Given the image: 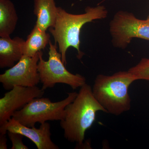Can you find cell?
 <instances>
[{"mask_svg":"<svg viewBox=\"0 0 149 149\" xmlns=\"http://www.w3.org/2000/svg\"><path fill=\"white\" fill-rule=\"evenodd\" d=\"M98 111L107 113L94 97L91 86L85 83L65 109L64 117L60 123L65 139L76 143L78 148L82 146L85 133L95 121Z\"/></svg>","mask_w":149,"mask_h":149,"instance_id":"1","label":"cell"},{"mask_svg":"<svg viewBox=\"0 0 149 149\" xmlns=\"http://www.w3.org/2000/svg\"><path fill=\"white\" fill-rule=\"evenodd\" d=\"M108 14V11L104 6L87 7L85 13L80 14L70 13L61 7L57 8L54 25L48 29L55 43L58 44L59 52L65 65L67 64V51L70 47L76 49L79 59L84 55L80 49V35L83 25L96 19L106 18Z\"/></svg>","mask_w":149,"mask_h":149,"instance_id":"2","label":"cell"},{"mask_svg":"<svg viewBox=\"0 0 149 149\" xmlns=\"http://www.w3.org/2000/svg\"><path fill=\"white\" fill-rule=\"evenodd\" d=\"M138 80L128 70L119 71L111 75L99 74L92 88L93 95L107 113L120 115L131 108L129 88Z\"/></svg>","mask_w":149,"mask_h":149,"instance_id":"3","label":"cell"},{"mask_svg":"<svg viewBox=\"0 0 149 149\" xmlns=\"http://www.w3.org/2000/svg\"><path fill=\"white\" fill-rule=\"evenodd\" d=\"M68 95L64 100L55 102L49 98L34 99L21 109L14 113L12 118L29 127H35L37 123L42 124L48 121H61L64 117L65 107L74 100L77 93L71 92Z\"/></svg>","mask_w":149,"mask_h":149,"instance_id":"4","label":"cell"},{"mask_svg":"<svg viewBox=\"0 0 149 149\" xmlns=\"http://www.w3.org/2000/svg\"><path fill=\"white\" fill-rule=\"evenodd\" d=\"M56 44L53 45L50 41L47 61L43 59L42 52H40L38 71L40 83L42 84V89L45 91L53 88L57 83L69 85L73 90L80 88L86 83V78L77 73L72 74L66 69L61 54L58 52Z\"/></svg>","mask_w":149,"mask_h":149,"instance_id":"5","label":"cell"},{"mask_svg":"<svg viewBox=\"0 0 149 149\" xmlns=\"http://www.w3.org/2000/svg\"><path fill=\"white\" fill-rule=\"evenodd\" d=\"M109 31L114 47L125 49L133 38L149 41V21L137 18L132 13L118 11L110 22Z\"/></svg>","mask_w":149,"mask_h":149,"instance_id":"6","label":"cell"},{"mask_svg":"<svg viewBox=\"0 0 149 149\" xmlns=\"http://www.w3.org/2000/svg\"><path fill=\"white\" fill-rule=\"evenodd\" d=\"M40 52L33 57L23 55L16 64L0 74V83L5 90L10 91L16 86H37L40 82L38 71Z\"/></svg>","mask_w":149,"mask_h":149,"instance_id":"7","label":"cell"},{"mask_svg":"<svg viewBox=\"0 0 149 149\" xmlns=\"http://www.w3.org/2000/svg\"><path fill=\"white\" fill-rule=\"evenodd\" d=\"M45 91L37 86H16L0 99V126L12 117L14 113L25 106L32 100L42 97Z\"/></svg>","mask_w":149,"mask_h":149,"instance_id":"8","label":"cell"},{"mask_svg":"<svg viewBox=\"0 0 149 149\" xmlns=\"http://www.w3.org/2000/svg\"><path fill=\"white\" fill-rule=\"evenodd\" d=\"M8 131L19 133L28 138L38 149H59L51 139L50 125L48 122L41 124L40 128H36L35 126L29 127L22 125L11 118L0 126V133L6 134Z\"/></svg>","mask_w":149,"mask_h":149,"instance_id":"9","label":"cell"},{"mask_svg":"<svg viewBox=\"0 0 149 149\" xmlns=\"http://www.w3.org/2000/svg\"><path fill=\"white\" fill-rule=\"evenodd\" d=\"M25 41L19 37L0 38V68L13 66L24 55Z\"/></svg>","mask_w":149,"mask_h":149,"instance_id":"10","label":"cell"},{"mask_svg":"<svg viewBox=\"0 0 149 149\" xmlns=\"http://www.w3.org/2000/svg\"><path fill=\"white\" fill-rule=\"evenodd\" d=\"M57 8L55 0H34V13L37 17L36 24L47 31L53 27L56 18Z\"/></svg>","mask_w":149,"mask_h":149,"instance_id":"11","label":"cell"},{"mask_svg":"<svg viewBox=\"0 0 149 149\" xmlns=\"http://www.w3.org/2000/svg\"><path fill=\"white\" fill-rule=\"evenodd\" d=\"M18 19L13 3L10 0H0V37H10Z\"/></svg>","mask_w":149,"mask_h":149,"instance_id":"12","label":"cell"},{"mask_svg":"<svg viewBox=\"0 0 149 149\" xmlns=\"http://www.w3.org/2000/svg\"><path fill=\"white\" fill-rule=\"evenodd\" d=\"M50 35L35 24L25 41L24 55L33 57L44 50L50 41Z\"/></svg>","mask_w":149,"mask_h":149,"instance_id":"13","label":"cell"},{"mask_svg":"<svg viewBox=\"0 0 149 149\" xmlns=\"http://www.w3.org/2000/svg\"><path fill=\"white\" fill-rule=\"evenodd\" d=\"M128 71L135 75L138 80L149 81V58H142L138 64L130 68Z\"/></svg>","mask_w":149,"mask_h":149,"instance_id":"14","label":"cell"},{"mask_svg":"<svg viewBox=\"0 0 149 149\" xmlns=\"http://www.w3.org/2000/svg\"><path fill=\"white\" fill-rule=\"evenodd\" d=\"M7 133L12 145L11 149H29V148L23 143L22 139L24 136L19 133L10 131H7Z\"/></svg>","mask_w":149,"mask_h":149,"instance_id":"15","label":"cell"},{"mask_svg":"<svg viewBox=\"0 0 149 149\" xmlns=\"http://www.w3.org/2000/svg\"><path fill=\"white\" fill-rule=\"evenodd\" d=\"M6 134L0 133V149H7L8 148V139L6 136Z\"/></svg>","mask_w":149,"mask_h":149,"instance_id":"16","label":"cell"},{"mask_svg":"<svg viewBox=\"0 0 149 149\" xmlns=\"http://www.w3.org/2000/svg\"><path fill=\"white\" fill-rule=\"evenodd\" d=\"M147 19H148L149 21V15L148 16V17H147Z\"/></svg>","mask_w":149,"mask_h":149,"instance_id":"17","label":"cell"}]
</instances>
